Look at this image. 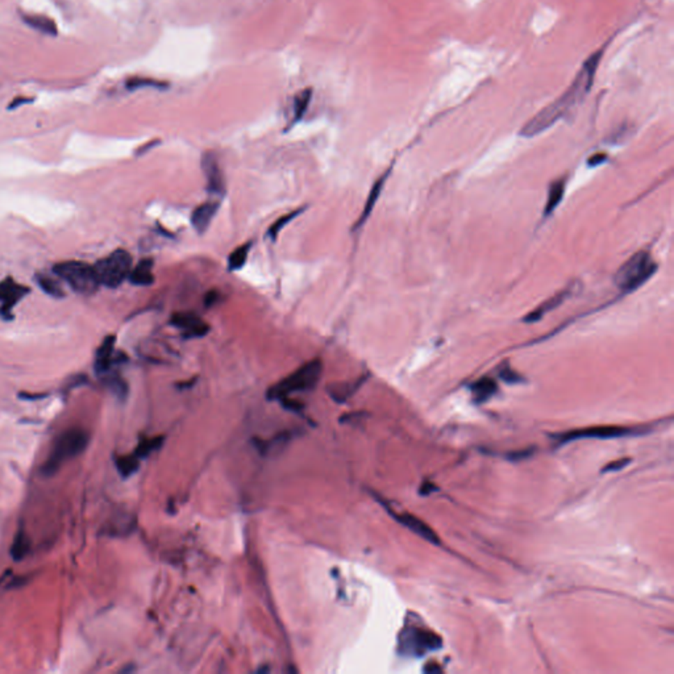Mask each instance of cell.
<instances>
[{"mask_svg": "<svg viewBox=\"0 0 674 674\" xmlns=\"http://www.w3.org/2000/svg\"><path fill=\"white\" fill-rule=\"evenodd\" d=\"M387 174L389 173H385V175H382L378 181L375 182L369 193V196L366 199V203L363 205V211H362L361 217H359V220L356 221L354 227H353V230H357V229L361 228L362 226L366 223V220L370 217L372 211L374 210V205L377 203L379 195H381V191L384 189V185H385L386 178H387Z\"/></svg>", "mask_w": 674, "mask_h": 674, "instance_id": "17", "label": "cell"}, {"mask_svg": "<svg viewBox=\"0 0 674 674\" xmlns=\"http://www.w3.org/2000/svg\"><path fill=\"white\" fill-rule=\"evenodd\" d=\"M631 462V458H620V460H616V461H613V462H609L604 468H603V473H607V471H619V470L626 468L627 465Z\"/></svg>", "mask_w": 674, "mask_h": 674, "instance_id": "30", "label": "cell"}, {"mask_svg": "<svg viewBox=\"0 0 674 674\" xmlns=\"http://www.w3.org/2000/svg\"><path fill=\"white\" fill-rule=\"evenodd\" d=\"M29 102H32V99H29V97H16L13 103L10 104V109H16V107H19V106H22L24 103H29Z\"/></svg>", "mask_w": 674, "mask_h": 674, "instance_id": "34", "label": "cell"}, {"mask_svg": "<svg viewBox=\"0 0 674 674\" xmlns=\"http://www.w3.org/2000/svg\"><path fill=\"white\" fill-rule=\"evenodd\" d=\"M363 381H365V378L362 377L360 379H357L356 382H350V384H348V382L334 384V385L328 386V394L337 403H345L360 389V386L362 385Z\"/></svg>", "mask_w": 674, "mask_h": 674, "instance_id": "19", "label": "cell"}, {"mask_svg": "<svg viewBox=\"0 0 674 674\" xmlns=\"http://www.w3.org/2000/svg\"><path fill=\"white\" fill-rule=\"evenodd\" d=\"M107 386L113 391V394H116L119 398H125L128 393V386L119 375H112L109 378Z\"/></svg>", "mask_w": 674, "mask_h": 674, "instance_id": "29", "label": "cell"}, {"mask_svg": "<svg viewBox=\"0 0 674 674\" xmlns=\"http://www.w3.org/2000/svg\"><path fill=\"white\" fill-rule=\"evenodd\" d=\"M219 203L217 202H205L201 205H198L193 211L191 215V224L194 229L199 233L203 235L205 230L210 227L211 221L219 211Z\"/></svg>", "mask_w": 674, "mask_h": 674, "instance_id": "13", "label": "cell"}, {"mask_svg": "<svg viewBox=\"0 0 674 674\" xmlns=\"http://www.w3.org/2000/svg\"><path fill=\"white\" fill-rule=\"evenodd\" d=\"M656 267L650 253L640 251L620 266L615 276V283L622 291L631 292L645 283L656 272Z\"/></svg>", "mask_w": 674, "mask_h": 674, "instance_id": "4", "label": "cell"}, {"mask_svg": "<svg viewBox=\"0 0 674 674\" xmlns=\"http://www.w3.org/2000/svg\"><path fill=\"white\" fill-rule=\"evenodd\" d=\"M202 170L205 174L207 191L223 196L226 194V181L217 156L214 153H205L202 157Z\"/></svg>", "mask_w": 674, "mask_h": 674, "instance_id": "9", "label": "cell"}, {"mask_svg": "<svg viewBox=\"0 0 674 674\" xmlns=\"http://www.w3.org/2000/svg\"><path fill=\"white\" fill-rule=\"evenodd\" d=\"M304 210H295L292 212H290L288 215H283V217H279L276 223H273V226L269 228L267 230V236L272 239V240H276L279 235V232H282V229L285 228L289 223H291L294 219L297 217H299L301 212Z\"/></svg>", "mask_w": 674, "mask_h": 674, "instance_id": "26", "label": "cell"}, {"mask_svg": "<svg viewBox=\"0 0 674 674\" xmlns=\"http://www.w3.org/2000/svg\"><path fill=\"white\" fill-rule=\"evenodd\" d=\"M170 323L182 329L186 338H199L205 336L210 331V325L194 313H175L171 316Z\"/></svg>", "mask_w": 674, "mask_h": 674, "instance_id": "10", "label": "cell"}, {"mask_svg": "<svg viewBox=\"0 0 674 674\" xmlns=\"http://www.w3.org/2000/svg\"><path fill=\"white\" fill-rule=\"evenodd\" d=\"M310 97H311L310 90H306L301 94H298V97L295 99V103H294V123L301 120L303 118V115L307 109V106L310 103Z\"/></svg>", "mask_w": 674, "mask_h": 674, "instance_id": "28", "label": "cell"}, {"mask_svg": "<svg viewBox=\"0 0 674 674\" xmlns=\"http://www.w3.org/2000/svg\"><path fill=\"white\" fill-rule=\"evenodd\" d=\"M29 551H31V540L25 533V531L20 528L13 538L10 554L15 561H20V560H24L25 556L29 554Z\"/></svg>", "mask_w": 674, "mask_h": 674, "instance_id": "21", "label": "cell"}, {"mask_svg": "<svg viewBox=\"0 0 674 674\" xmlns=\"http://www.w3.org/2000/svg\"><path fill=\"white\" fill-rule=\"evenodd\" d=\"M219 301V292L217 291H208L205 295V307H212Z\"/></svg>", "mask_w": 674, "mask_h": 674, "instance_id": "32", "label": "cell"}, {"mask_svg": "<svg viewBox=\"0 0 674 674\" xmlns=\"http://www.w3.org/2000/svg\"><path fill=\"white\" fill-rule=\"evenodd\" d=\"M607 159V156L606 155H602V153H597L594 156H591L589 158V165L590 166H597V165H601L604 161Z\"/></svg>", "mask_w": 674, "mask_h": 674, "instance_id": "33", "label": "cell"}, {"mask_svg": "<svg viewBox=\"0 0 674 674\" xmlns=\"http://www.w3.org/2000/svg\"><path fill=\"white\" fill-rule=\"evenodd\" d=\"M323 372V362L319 359L304 363L294 373L290 374L282 381L277 382L267 390V399L281 400L282 398L289 397L294 393L310 391L318 385Z\"/></svg>", "mask_w": 674, "mask_h": 674, "instance_id": "3", "label": "cell"}, {"mask_svg": "<svg viewBox=\"0 0 674 674\" xmlns=\"http://www.w3.org/2000/svg\"><path fill=\"white\" fill-rule=\"evenodd\" d=\"M564 193H565V181L564 180H560V181H556L552 183V186L549 189L548 201L545 203L544 217H548V215H551L554 212V210L557 208V205H560V202L563 201Z\"/></svg>", "mask_w": 674, "mask_h": 674, "instance_id": "22", "label": "cell"}, {"mask_svg": "<svg viewBox=\"0 0 674 674\" xmlns=\"http://www.w3.org/2000/svg\"><path fill=\"white\" fill-rule=\"evenodd\" d=\"M434 490V483H424V485L421 486V494H423V495H428V494L432 493Z\"/></svg>", "mask_w": 674, "mask_h": 674, "instance_id": "35", "label": "cell"}, {"mask_svg": "<svg viewBox=\"0 0 674 674\" xmlns=\"http://www.w3.org/2000/svg\"><path fill=\"white\" fill-rule=\"evenodd\" d=\"M602 56L603 49H599L594 54H591L583 62L581 70L577 72L574 81L567 87L565 93L561 97H557L554 103L548 104L540 112H538L531 120L527 121L520 130V136H538L549 130L557 121L564 119L572 109H576L589 94Z\"/></svg>", "mask_w": 674, "mask_h": 674, "instance_id": "1", "label": "cell"}, {"mask_svg": "<svg viewBox=\"0 0 674 674\" xmlns=\"http://www.w3.org/2000/svg\"><path fill=\"white\" fill-rule=\"evenodd\" d=\"M23 22L28 26H31L32 29L35 31H38L44 35H49V36H57V25L54 23V20L49 19L47 16H42V15H31V13H22L20 15Z\"/></svg>", "mask_w": 674, "mask_h": 674, "instance_id": "18", "label": "cell"}, {"mask_svg": "<svg viewBox=\"0 0 674 674\" xmlns=\"http://www.w3.org/2000/svg\"><path fill=\"white\" fill-rule=\"evenodd\" d=\"M164 437L162 436H156V437H150V439H144L140 441L139 446L136 448L134 450V455L139 458L148 457L150 453H153L157 449H159L161 446L164 444Z\"/></svg>", "mask_w": 674, "mask_h": 674, "instance_id": "25", "label": "cell"}, {"mask_svg": "<svg viewBox=\"0 0 674 674\" xmlns=\"http://www.w3.org/2000/svg\"><path fill=\"white\" fill-rule=\"evenodd\" d=\"M424 672H425V673H434V672H441V668H439V666H434V664H432V662H428V664H427V666L424 668Z\"/></svg>", "mask_w": 674, "mask_h": 674, "instance_id": "36", "label": "cell"}, {"mask_svg": "<svg viewBox=\"0 0 674 674\" xmlns=\"http://www.w3.org/2000/svg\"><path fill=\"white\" fill-rule=\"evenodd\" d=\"M644 427H623V425H598V427H588L581 430L567 431L564 434H554V440L560 446L573 443L583 439H598V440H609V439H619L628 436H638L645 434Z\"/></svg>", "mask_w": 674, "mask_h": 674, "instance_id": "8", "label": "cell"}, {"mask_svg": "<svg viewBox=\"0 0 674 674\" xmlns=\"http://www.w3.org/2000/svg\"><path fill=\"white\" fill-rule=\"evenodd\" d=\"M251 248H252V242H246L244 245L237 246L233 252L229 254L228 269L230 272L240 270L241 267L246 264Z\"/></svg>", "mask_w": 674, "mask_h": 674, "instance_id": "23", "label": "cell"}, {"mask_svg": "<svg viewBox=\"0 0 674 674\" xmlns=\"http://www.w3.org/2000/svg\"><path fill=\"white\" fill-rule=\"evenodd\" d=\"M100 285L116 289L130 277L132 270V256L124 249H116L106 258H102L94 266Z\"/></svg>", "mask_w": 674, "mask_h": 674, "instance_id": "5", "label": "cell"}, {"mask_svg": "<svg viewBox=\"0 0 674 674\" xmlns=\"http://www.w3.org/2000/svg\"><path fill=\"white\" fill-rule=\"evenodd\" d=\"M389 512H390V515L393 518L397 520L398 523H400L406 528L412 531L415 535H418L421 539H424V540H427V542H431V544H434V545H440L441 544L439 536L436 535V532L434 530H431L430 526H427L423 520L416 518L415 515H411V514H397L393 510H389Z\"/></svg>", "mask_w": 674, "mask_h": 674, "instance_id": "11", "label": "cell"}, {"mask_svg": "<svg viewBox=\"0 0 674 674\" xmlns=\"http://www.w3.org/2000/svg\"><path fill=\"white\" fill-rule=\"evenodd\" d=\"M501 377L507 382H518L519 381L518 374L514 373L508 366H505V369L501 372Z\"/></svg>", "mask_w": 674, "mask_h": 674, "instance_id": "31", "label": "cell"}, {"mask_svg": "<svg viewBox=\"0 0 674 674\" xmlns=\"http://www.w3.org/2000/svg\"><path fill=\"white\" fill-rule=\"evenodd\" d=\"M443 641L434 631H428L421 627L409 626L399 634L398 652L402 656L421 657L428 652L440 650Z\"/></svg>", "mask_w": 674, "mask_h": 674, "instance_id": "6", "label": "cell"}, {"mask_svg": "<svg viewBox=\"0 0 674 674\" xmlns=\"http://www.w3.org/2000/svg\"><path fill=\"white\" fill-rule=\"evenodd\" d=\"M470 389H471L474 400L477 403H482V402H486L487 399L493 397L494 394L496 393L498 386L492 378L486 377V378H481L477 382H474Z\"/></svg>", "mask_w": 674, "mask_h": 674, "instance_id": "20", "label": "cell"}, {"mask_svg": "<svg viewBox=\"0 0 674 674\" xmlns=\"http://www.w3.org/2000/svg\"><path fill=\"white\" fill-rule=\"evenodd\" d=\"M153 260L152 258H144L141 260L137 265L133 267L130 273V282L134 286H150L155 283V276H153Z\"/></svg>", "mask_w": 674, "mask_h": 674, "instance_id": "16", "label": "cell"}, {"mask_svg": "<svg viewBox=\"0 0 674 674\" xmlns=\"http://www.w3.org/2000/svg\"><path fill=\"white\" fill-rule=\"evenodd\" d=\"M115 343H116V337L113 335H109L103 340V343L97 348V354H95V370H97V373H107L111 369V365L113 361Z\"/></svg>", "mask_w": 674, "mask_h": 674, "instance_id": "15", "label": "cell"}, {"mask_svg": "<svg viewBox=\"0 0 674 674\" xmlns=\"http://www.w3.org/2000/svg\"><path fill=\"white\" fill-rule=\"evenodd\" d=\"M40 288L44 290L47 294L54 297V298H61L63 297V292H62V289H61L60 283L54 279H52L50 277H47V276H38V279H37Z\"/></svg>", "mask_w": 674, "mask_h": 674, "instance_id": "27", "label": "cell"}, {"mask_svg": "<svg viewBox=\"0 0 674 674\" xmlns=\"http://www.w3.org/2000/svg\"><path fill=\"white\" fill-rule=\"evenodd\" d=\"M572 292H573V288L569 286L566 289L561 290L560 292L554 294V297H551L549 299H547L538 308H535L530 315H527L524 318V322L526 323H535V322L540 320L547 313H551L552 310L557 308L558 306H561L572 295Z\"/></svg>", "mask_w": 674, "mask_h": 674, "instance_id": "14", "label": "cell"}, {"mask_svg": "<svg viewBox=\"0 0 674 674\" xmlns=\"http://www.w3.org/2000/svg\"><path fill=\"white\" fill-rule=\"evenodd\" d=\"M28 292H29L28 288H24L22 285L16 283L13 278H7L6 281L0 282L1 311L10 313L13 310V306L22 298H24Z\"/></svg>", "mask_w": 674, "mask_h": 674, "instance_id": "12", "label": "cell"}, {"mask_svg": "<svg viewBox=\"0 0 674 674\" xmlns=\"http://www.w3.org/2000/svg\"><path fill=\"white\" fill-rule=\"evenodd\" d=\"M53 272L74 291L84 295L94 294L100 286L94 266L87 265L81 261H62L54 265Z\"/></svg>", "mask_w": 674, "mask_h": 674, "instance_id": "7", "label": "cell"}, {"mask_svg": "<svg viewBox=\"0 0 674 674\" xmlns=\"http://www.w3.org/2000/svg\"><path fill=\"white\" fill-rule=\"evenodd\" d=\"M115 464H116V468H118V471L120 473L121 477L127 478V477H131L133 473H136L140 468V458L133 453L130 456H121V457L116 458Z\"/></svg>", "mask_w": 674, "mask_h": 674, "instance_id": "24", "label": "cell"}, {"mask_svg": "<svg viewBox=\"0 0 674 674\" xmlns=\"http://www.w3.org/2000/svg\"><path fill=\"white\" fill-rule=\"evenodd\" d=\"M90 436L84 428H69L54 440L52 452L42 465L44 476H53L62 468V465L79 456L88 446Z\"/></svg>", "mask_w": 674, "mask_h": 674, "instance_id": "2", "label": "cell"}]
</instances>
